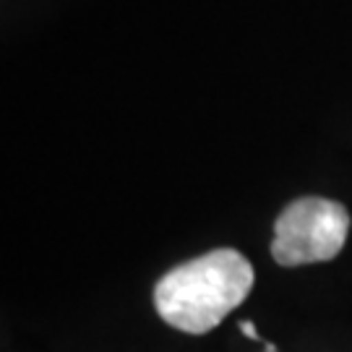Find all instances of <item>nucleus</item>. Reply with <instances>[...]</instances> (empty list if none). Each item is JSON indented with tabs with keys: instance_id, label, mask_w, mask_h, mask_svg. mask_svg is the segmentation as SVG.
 I'll return each instance as SVG.
<instances>
[{
	"instance_id": "20e7f679",
	"label": "nucleus",
	"mask_w": 352,
	"mask_h": 352,
	"mask_svg": "<svg viewBox=\"0 0 352 352\" xmlns=\"http://www.w3.org/2000/svg\"><path fill=\"white\" fill-rule=\"evenodd\" d=\"M266 352H277V350H274V344H266Z\"/></svg>"
},
{
	"instance_id": "7ed1b4c3",
	"label": "nucleus",
	"mask_w": 352,
	"mask_h": 352,
	"mask_svg": "<svg viewBox=\"0 0 352 352\" xmlns=\"http://www.w3.org/2000/svg\"><path fill=\"white\" fill-rule=\"evenodd\" d=\"M240 331H243L248 340H261V337H258V331H256V327H253L251 321H243V324H240Z\"/></svg>"
},
{
	"instance_id": "f257e3e1",
	"label": "nucleus",
	"mask_w": 352,
	"mask_h": 352,
	"mask_svg": "<svg viewBox=\"0 0 352 352\" xmlns=\"http://www.w3.org/2000/svg\"><path fill=\"white\" fill-rule=\"evenodd\" d=\"M251 287V261L240 251L217 248L170 269L154 287V308L177 331L206 334L248 298Z\"/></svg>"
},
{
	"instance_id": "f03ea898",
	"label": "nucleus",
	"mask_w": 352,
	"mask_h": 352,
	"mask_svg": "<svg viewBox=\"0 0 352 352\" xmlns=\"http://www.w3.org/2000/svg\"><path fill=\"white\" fill-rule=\"evenodd\" d=\"M350 214L337 201L305 196L292 201L277 217L272 256L279 266L331 261L344 248Z\"/></svg>"
}]
</instances>
